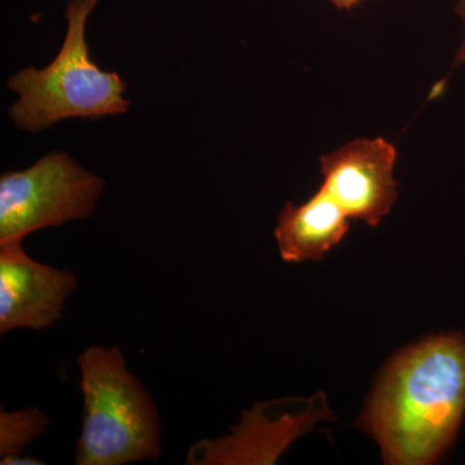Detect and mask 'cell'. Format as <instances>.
Listing matches in <instances>:
<instances>
[{
    "mask_svg": "<svg viewBox=\"0 0 465 465\" xmlns=\"http://www.w3.org/2000/svg\"><path fill=\"white\" fill-rule=\"evenodd\" d=\"M465 414V338L443 333L391 358L357 427L381 446L385 464L436 463Z\"/></svg>",
    "mask_w": 465,
    "mask_h": 465,
    "instance_id": "6da1fadb",
    "label": "cell"
},
{
    "mask_svg": "<svg viewBox=\"0 0 465 465\" xmlns=\"http://www.w3.org/2000/svg\"><path fill=\"white\" fill-rule=\"evenodd\" d=\"M84 400L78 465H124L162 457V424L145 385L128 371L121 349L90 347L78 357Z\"/></svg>",
    "mask_w": 465,
    "mask_h": 465,
    "instance_id": "7a4b0ae2",
    "label": "cell"
},
{
    "mask_svg": "<svg viewBox=\"0 0 465 465\" xmlns=\"http://www.w3.org/2000/svg\"><path fill=\"white\" fill-rule=\"evenodd\" d=\"M99 2L69 0L65 41L56 58L45 69L29 66L9 78L8 87L20 96L9 116L20 130L39 133L63 119H100L130 109L124 79L101 70L85 43V24Z\"/></svg>",
    "mask_w": 465,
    "mask_h": 465,
    "instance_id": "3957f363",
    "label": "cell"
},
{
    "mask_svg": "<svg viewBox=\"0 0 465 465\" xmlns=\"http://www.w3.org/2000/svg\"><path fill=\"white\" fill-rule=\"evenodd\" d=\"M105 182L65 152H51L24 171L0 177V244L48 226L88 219Z\"/></svg>",
    "mask_w": 465,
    "mask_h": 465,
    "instance_id": "277c9868",
    "label": "cell"
},
{
    "mask_svg": "<svg viewBox=\"0 0 465 465\" xmlns=\"http://www.w3.org/2000/svg\"><path fill=\"white\" fill-rule=\"evenodd\" d=\"M396 146L381 137L357 139L321 158V189L349 219L378 226L399 198Z\"/></svg>",
    "mask_w": 465,
    "mask_h": 465,
    "instance_id": "5b68a950",
    "label": "cell"
},
{
    "mask_svg": "<svg viewBox=\"0 0 465 465\" xmlns=\"http://www.w3.org/2000/svg\"><path fill=\"white\" fill-rule=\"evenodd\" d=\"M76 287L74 272L35 262L23 242L0 244V333L56 323Z\"/></svg>",
    "mask_w": 465,
    "mask_h": 465,
    "instance_id": "8992f818",
    "label": "cell"
},
{
    "mask_svg": "<svg viewBox=\"0 0 465 465\" xmlns=\"http://www.w3.org/2000/svg\"><path fill=\"white\" fill-rule=\"evenodd\" d=\"M349 228L347 213L320 189L300 206L286 202L274 237L283 262H316L347 235Z\"/></svg>",
    "mask_w": 465,
    "mask_h": 465,
    "instance_id": "52a82bcc",
    "label": "cell"
},
{
    "mask_svg": "<svg viewBox=\"0 0 465 465\" xmlns=\"http://www.w3.org/2000/svg\"><path fill=\"white\" fill-rule=\"evenodd\" d=\"M48 416L35 407L5 411L0 410V457L18 455L50 427Z\"/></svg>",
    "mask_w": 465,
    "mask_h": 465,
    "instance_id": "ba28073f",
    "label": "cell"
},
{
    "mask_svg": "<svg viewBox=\"0 0 465 465\" xmlns=\"http://www.w3.org/2000/svg\"><path fill=\"white\" fill-rule=\"evenodd\" d=\"M2 465H39L45 464V461L41 460V459L34 458V457H21V454L18 455H9V457L2 458V461H0Z\"/></svg>",
    "mask_w": 465,
    "mask_h": 465,
    "instance_id": "9c48e42d",
    "label": "cell"
},
{
    "mask_svg": "<svg viewBox=\"0 0 465 465\" xmlns=\"http://www.w3.org/2000/svg\"><path fill=\"white\" fill-rule=\"evenodd\" d=\"M457 12L459 16L463 18L465 30V0H458ZM454 65H465V35L463 43H461L460 48H459V51L457 52V56H455Z\"/></svg>",
    "mask_w": 465,
    "mask_h": 465,
    "instance_id": "30bf717a",
    "label": "cell"
},
{
    "mask_svg": "<svg viewBox=\"0 0 465 465\" xmlns=\"http://www.w3.org/2000/svg\"><path fill=\"white\" fill-rule=\"evenodd\" d=\"M330 2H331L338 9H345V11H349V9L360 5L362 0H330Z\"/></svg>",
    "mask_w": 465,
    "mask_h": 465,
    "instance_id": "8fae6325",
    "label": "cell"
}]
</instances>
